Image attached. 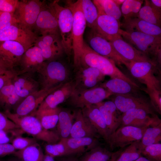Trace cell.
<instances>
[{"instance_id": "1", "label": "cell", "mask_w": 161, "mask_h": 161, "mask_svg": "<svg viewBox=\"0 0 161 161\" xmlns=\"http://www.w3.org/2000/svg\"><path fill=\"white\" fill-rule=\"evenodd\" d=\"M112 60L95 52L84 42L82 52L73 65L75 68L81 66L96 68L105 76H110L111 79H122L140 88L136 83L118 68Z\"/></svg>"}, {"instance_id": "2", "label": "cell", "mask_w": 161, "mask_h": 161, "mask_svg": "<svg viewBox=\"0 0 161 161\" xmlns=\"http://www.w3.org/2000/svg\"><path fill=\"white\" fill-rule=\"evenodd\" d=\"M23 132L31 135L34 138L45 141L48 144L57 143L60 139L57 132L45 129L34 115L20 116L9 110L4 112Z\"/></svg>"}, {"instance_id": "3", "label": "cell", "mask_w": 161, "mask_h": 161, "mask_svg": "<svg viewBox=\"0 0 161 161\" xmlns=\"http://www.w3.org/2000/svg\"><path fill=\"white\" fill-rule=\"evenodd\" d=\"M119 33L126 41L151 59V57L155 58L157 63L160 64L161 36H154L138 32L127 31L121 29Z\"/></svg>"}, {"instance_id": "4", "label": "cell", "mask_w": 161, "mask_h": 161, "mask_svg": "<svg viewBox=\"0 0 161 161\" xmlns=\"http://www.w3.org/2000/svg\"><path fill=\"white\" fill-rule=\"evenodd\" d=\"M37 72L41 89H50L71 80V73L68 67L56 60L45 62Z\"/></svg>"}, {"instance_id": "5", "label": "cell", "mask_w": 161, "mask_h": 161, "mask_svg": "<svg viewBox=\"0 0 161 161\" xmlns=\"http://www.w3.org/2000/svg\"><path fill=\"white\" fill-rule=\"evenodd\" d=\"M113 95L100 86L87 89L75 88L66 101L72 107L81 109L102 102Z\"/></svg>"}, {"instance_id": "6", "label": "cell", "mask_w": 161, "mask_h": 161, "mask_svg": "<svg viewBox=\"0 0 161 161\" xmlns=\"http://www.w3.org/2000/svg\"><path fill=\"white\" fill-rule=\"evenodd\" d=\"M57 18L58 25L64 52L69 58L72 52V28L73 15L68 6L60 5L57 1L52 3Z\"/></svg>"}, {"instance_id": "7", "label": "cell", "mask_w": 161, "mask_h": 161, "mask_svg": "<svg viewBox=\"0 0 161 161\" xmlns=\"http://www.w3.org/2000/svg\"><path fill=\"white\" fill-rule=\"evenodd\" d=\"M125 65L134 77L146 86V89L161 90L160 80L156 75L159 71L157 65L149 62L128 61Z\"/></svg>"}, {"instance_id": "8", "label": "cell", "mask_w": 161, "mask_h": 161, "mask_svg": "<svg viewBox=\"0 0 161 161\" xmlns=\"http://www.w3.org/2000/svg\"><path fill=\"white\" fill-rule=\"evenodd\" d=\"M73 15L72 47L73 64L78 60L83 51L84 42L83 35L86 23L81 7V0L68 3Z\"/></svg>"}, {"instance_id": "9", "label": "cell", "mask_w": 161, "mask_h": 161, "mask_svg": "<svg viewBox=\"0 0 161 161\" xmlns=\"http://www.w3.org/2000/svg\"><path fill=\"white\" fill-rule=\"evenodd\" d=\"M44 2L39 0L19 1L13 13L18 23L33 31L36 19Z\"/></svg>"}, {"instance_id": "10", "label": "cell", "mask_w": 161, "mask_h": 161, "mask_svg": "<svg viewBox=\"0 0 161 161\" xmlns=\"http://www.w3.org/2000/svg\"><path fill=\"white\" fill-rule=\"evenodd\" d=\"M147 127L120 126L110 134L107 143L112 150L116 148H125L134 142L140 141Z\"/></svg>"}, {"instance_id": "11", "label": "cell", "mask_w": 161, "mask_h": 161, "mask_svg": "<svg viewBox=\"0 0 161 161\" xmlns=\"http://www.w3.org/2000/svg\"><path fill=\"white\" fill-rule=\"evenodd\" d=\"M138 92L122 94H114L112 98L117 110L122 113L130 109H140L151 114H155L150 101Z\"/></svg>"}, {"instance_id": "12", "label": "cell", "mask_w": 161, "mask_h": 161, "mask_svg": "<svg viewBox=\"0 0 161 161\" xmlns=\"http://www.w3.org/2000/svg\"><path fill=\"white\" fill-rule=\"evenodd\" d=\"M33 31L41 35L48 34L60 35L57 18L52 3L48 5L44 2L36 19Z\"/></svg>"}, {"instance_id": "13", "label": "cell", "mask_w": 161, "mask_h": 161, "mask_svg": "<svg viewBox=\"0 0 161 161\" xmlns=\"http://www.w3.org/2000/svg\"><path fill=\"white\" fill-rule=\"evenodd\" d=\"M38 36L34 31L18 23L0 31V41H13L18 42L26 50L34 46Z\"/></svg>"}, {"instance_id": "14", "label": "cell", "mask_w": 161, "mask_h": 161, "mask_svg": "<svg viewBox=\"0 0 161 161\" xmlns=\"http://www.w3.org/2000/svg\"><path fill=\"white\" fill-rule=\"evenodd\" d=\"M89 47L99 54L113 60L118 65L125 64L128 61L116 51L111 43L91 29L88 36Z\"/></svg>"}, {"instance_id": "15", "label": "cell", "mask_w": 161, "mask_h": 161, "mask_svg": "<svg viewBox=\"0 0 161 161\" xmlns=\"http://www.w3.org/2000/svg\"><path fill=\"white\" fill-rule=\"evenodd\" d=\"M159 118L155 114H151L144 109H132L120 114L119 127L131 126L140 128L147 127Z\"/></svg>"}, {"instance_id": "16", "label": "cell", "mask_w": 161, "mask_h": 161, "mask_svg": "<svg viewBox=\"0 0 161 161\" xmlns=\"http://www.w3.org/2000/svg\"><path fill=\"white\" fill-rule=\"evenodd\" d=\"M73 79L75 88L87 89L97 86L104 79L105 75L98 69L89 66H79L75 68Z\"/></svg>"}, {"instance_id": "17", "label": "cell", "mask_w": 161, "mask_h": 161, "mask_svg": "<svg viewBox=\"0 0 161 161\" xmlns=\"http://www.w3.org/2000/svg\"><path fill=\"white\" fill-rule=\"evenodd\" d=\"M63 84L49 89H41L30 95L17 105L14 113L20 116L32 114L46 97Z\"/></svg>"}, {"instance_id": "18", "label": "cell", "mask_w": 161, "mask_h": 161, "mask_svg": "<svg viewBox=\"0 0 161 161\" xmlns=\"http://www.w3.org/2000/svg\"><path fill=\"white\" fill-rule=\"evenodd\" d=\"M75 88L73 79L63 84L49 94L41 103L37 110L53 109L66 101Z\"/></svg>"}, {"instance_id": "19", "label": "cell", "mask_w": 161, "mask_h": 161, "mask_svg": "<svg viewBox=\"0 0 161 161\" xmlns=\"http://www.w3.org/2000/svg\"><path fill=\"white\" fill-rule=\"evenodd\" d=\"M110 42L117 52L126 60L134 62H149L157 65L148 55L124 40L121 36Z\"/></svg>"}, {"instance_id": "20", "label": "cell", "mask_w": 161, "mask_h": 161, "mask_svg": "<svg viewBox=\"0 0 161 161\" xmlns=\"http://www.w3.org/2000/svg\"><path fill=\"white\" fill-rule=\"evenodd\" d=\"M44 62L41 49L33 46L23 54L19 63L21 69L16 74L20 75L38 72Z\"/></svg>"}, {"instance_id": "21", "label": "cell", "mask_w": 161, "mask_h": 161, "mask_svg": "<svg viewBox=\"0 0 161 161\" xmlns=\"http://www.w3.org/2000/svg\"><path fill=\"white\" fill-rule=\"evenodd\" d=\"M94 30L98 34L110 42L120 35V23L114 18L104 14H98Z\"/></svg>"}, {"instance_id": "22", "label": "cell", "mask_w": 161, "mask_h": 161, "mask_svg": "<svg viewBox=\"0 0 161 161\" xmlns=\"http://www.w3.org/2000/svg\"><path fill=\"white\" fill-rule=\"evenodd\" d=\"M70 131V137H90L98 138L100 135L81 109L75 111V117Z\"/></svg>"}, {"instance_id": "23", "label": "cell", "mask_w": 161, "mask_h": 161, "mask_svg": "<svg viewBox=\"0 0 161 161\" xmlns=\"http://www.w3.org/2000/svg\"><path fill=\"white\" fill-rule=\"evenodd\" d=\"M83 114L89 120L100 136L107 143L110 135L103 116L95 105L87 106L81 109Z\"/></svg>"}, {"instance_id": "24", "label": "cell", "mask_w": 161, "mask_h": 161, "mask_svg": "<svg viewBox=\"0 0 161 161\" xmlns=\"http://www.w3.org/2000/svg\"><path fill=\"white\" fill-rule=\"evenodd\" d=\"M120 25L126 31L138 32L154 36H161V27L137 17L124 19Z\"/></svg>"}, {"instance_id": "25", "label": "cell", "mask_w": 161, "mask_h": 161, "mask_svg": "<svg viewBox=\"0 0 161 161\" xmlns=\"http://www.w3.org/2000/svg\"><path fill=\"white\" fill-rule=\"evenodd\" d=\"M12 81L16 94L22 99L39 90V82L30 76L16 73Z\"/></svg>"}, {"instance_id": "26", "label": "cell", "mask_w": 161, "mask_h": 161, "mask_svg": "<svg viewBox=\"0 0 161 161\" xmlns=\"http://www.w3.org/2000/svg\"><path fill=\"white\" fill-rule=\"evenodd\" d=\"M95 105L101 112L110 134L119 127L120 115L118 113V110L112 100L102 101Z\"/></svg>"}, {"instance_id": "27", "label": "cell", "mask_w": 161, "mask_h": 161, "mask_svg": "<svg viewBox=\"0 0 161 161\" xmlns=\"http://www.w3.org/2000/svg\"><path fill=\"white\" fill-rule=\"evenodd\" d=\"M26 51L19 43L13 41H0V53L14 67L19 64Z\"/></svg>"}, {"instance_id": "28", "label": "cell", "mask_w": 161, "mask_h": 161, "mask_svg": "<svg viewBox=\"0 0 161 161\" xmlns=\"http://www.w3.org/2000/svg\"><path fill=\"white\" fill-rule=\"evenodd\" d=\"M98 138L90 137L61 138L74 154L85 152L100 145Z\"/></svg>"}, {"instance_id": "29", "label": "cell", "mask_w": 161, "mask_h": 161, "mask_svg": "<svg viewBox=\"0 0 161 161\" xmlns=\"http://www.w3.org/2000/svg\"><path fill=\"white\" fill-rule=\"evenodd\" d=\"M12 78L0 90V108L4 109L5 111L10 110V109L17 105L22 99L16 92Z\"/></svg>"}, {"instance_id": "30", "label": "cell", "mask_w": 161, "mask_h": 161, "mask_svg": "<svg viewBox=\"0 0 161 161\" xmlns=\"http://www.w3.org/2000/svg\"><path fill=\"white\" fill-rule=\"evenodd\" d=\"M113 94H122L138 92L141 89L134 86L128 82L118 78H112L100 84Z\"/></svg>"}, {"instance_id": "31", "label": "cell", "mask_w": 161, "mask_h": 161, "mask_svg": "<svg viewBox=\"0 0 161 161\" xmlns=\"http://www.w3.org/2000/svg\"><path fill=\"white\" fill-rule=\"evenodd\" d=\"M140 141L134 142L113 152L109 161H135L142 156Z\"/></svg>"}, {"instance_id": "32", "label": "cell", "mask_w": 161, "mask_h": 161, "mask_svg": "<svg viewBox=\"0 0 161 161\" xmlns=\"http://www.w3.org/2000/svg\"><path fill=\"white\" fill-rule=\"evenodd\" d=\"M74 117L75 112L72 113L69 110L61 109L56 126L57 132L61 138L70 136Z\"/></svg>"}, {"instance_id": "33", "label": "cell", "mask_w": 161, "mask_h": 161, "mask_svg": "<svg viewBox=\"0 0 161 161\" xmlns=\"http://www.w3.org/2000/svg\"><path fill=\"white\" fill-rule=\"evenodd\" d=\"M60 109L58 107L53 109L37 110L32 115L38 119L45 129L49 130L57 125Z\"/></svg>"}, {"instance_id": "34", "label": "cell", "mask_w": 161, "mask_h": 161, "mask_svg": "<svg viewBox=\"0 0 161 161\" xmlns=\"http://www.w3.org/2000/svg\"><path fill=\"white\" fill-rule=\"evenodd\" d=\"M161 141V120L159 118L146 129L140 141L142 150L147 146L160 143Z\"/></svg>"}, {"instance_id": "35", "label": "cell", "mask_w": 161, "mask_h": 161, "mask_svg": "<svg viewBox=\"0 0 161 161\" xmlns=\"http://www.w3.org/2000/svg\"><path fill=\"white\" fill-rule=\"evenodd\" d=\"M137 18L161 27V10L154 7L150 1H145V4L141 7Z\"/></svg>"}, {"instance_id": "36", "label": "cell", "mask_w": 161, "mask_h": 161, "mask_svg": "<svg viewBox=\"0 0 161 161\" xmlns=\"http://www.w3.org/2000/svg\"><path fill=\"white\" fill-rule=\"evenodd\" d=\"M13 154L21 161H42L44 155L37 143L16 151Z\"/></svg>"}, {"instance_id": "37", "label": "cell", "mask_w": 161, "mask_h": 161, "mask_svg": "<svg viewBox=\"0 0 161 161\" xmlns=\"http://www.w3.org/2000/svg\"><path fill=\"white\" fill-rule=\"evenodd\" d=\"M93 2L96 6L98 14H104L119 20L122 16L119 7L113 0H95Z\"/></svg>"}, {"instance_id": "38", "label": "cell", "mask_w": 161, "mask_h": 161, "mask_svg": "<svg viewBox=\"0 0 161 161\" xmlns=\"http://www.w3.org/2000/svg\"><path fill=\"white\" fill-rule=\"evenodd\" d=\"M81 5L86 24L91 29H94L98 15L96 6L93 1L90 0H81Z\"/></svg>"}, {"instance_id": "39", "label": "cell", "mask_w": 161, "mask_h": 161, "mask_svg": "<svg viewBox=\"0 0 161 161\" xmlns=\"http://www.w3.org/2000/svg\"><path fill=\"white\" fill-rule=\"evenodd\" d=\"M113 153L99 145L89 150L80 161H109Z\"/></svg>"}, {"instance_id": "40", "label": "cell", "mask_w": 161, "mask_h": 161, "mask_svg": "<svg viewBox=\"0 0 161 161\" xmlns=\"http://www.w3.org/2000/svg\"><path fill=\"white\" fill-rule=\"evenodd\" d=\"M143 2L142 0H125L121 10L124 19L137 17Z\"/></svg>"}, {"instance_id": "41", "label": "cell", "mask_w": 161, "mask_h": 161, "mask_svg": "<svg viewBox=\"0 0 161 161\" xmlns=\"http://www.w3.org/2000/svg\"><path fill=\"white\" fill-rule=\"evenodd\" d=\"M38 36L34 46L41 49L44 61L56 60L64 52L63 50L55 49L46 45L38 38Z\"/></svg>"}, {"instance_id": "42", "label": "cell", "mask_w": 161, "mask_h": 161, "mask_svg": "<svg viewBox=\"0 0 161 161\" xmlns=\"http://www.w3.org/2000/svg\"><path fill=\"white\" fill-rule=\"evenodd\" d=\"M45 149L47 154L53 157L74 154L61 139L57 143L47 144L45 146Z\"/></svg>"}, {"instance_id": "43", "label": "cell", "mask_w": 161, "mask_h": 161, "mask_svg": "<svg viewBox=\"0 0 161 161\" xmlns=\"http://www.w3.org/2000/svg\"><path fill=\"white\" fill-rule=\"evenodd\" d=\"M142 156L151 161H161V143L145 146L141 151Z\"/></svg>"}, {"instance_id": "44", "label": "cell", "mask_w": 161, "mask_h": 161, "mask_svg": "<svg viewBox=\"0 0 161 161\" xmlns=\"http://www.w3.org/2000/svg\"><path fill=\"white\" fill-rule=\"evenodd\" d=\"M149 97L150 102L154 110L159 114H161V91L156 89H142Z\"/></svg>"}, {"instance_id": "45", "label": "cell", "mask_w": 161, "mask_h": 161, "mask_svg": "<svg viewBox=\"0 0 161 161\" xmlns=\"http://www.w3.org/2000/svg\"><path fill=\"white\" fill-rule=\"evenodd\" d=\"M21 136L15 137L11 142V144L16 150L23 149L37 143L36 140L35 138L24 137Z\"/></svg>"}, {"instance_id": "46", "label": "cell", "mask_w": 161, "mask_h": 161, "mask_svg": "<svg viewBox=\"0 0 161 161\" xmlns=\"http://www.w3.org/2000/svg\"><path fill=\"white\" fill-rule=\"evenodd\" d=\"M17 23L13 13L0 12V31Z\"/></svg>"}, {"instance_id": "47", "label": "cell", "mask_w": 161, "mask_h": 161, "mask_svg": "<svg viewBox=\"0 0 161 161\" xmlns=\"http://www.w3.org/2000/svg\"><path fill=\"white\" fill-rule=\"evenodd\" d=\"M24 132L20 129L5 131L0 130V144L9 143L17 136Z\"/></svg>"}, {"instance_id": "48", "label": "cell", "mask_w": 161, "mask_h": 161, "mask_svg": "<svg viewBox=\"0 0 161 161\" xmlns=\"http://www.w3.org/2000/svg\"><path fill=\"white\" fill-rule=\"evenodd\" d=\"M20 129L3 113L0 112V130L10 131Z\"/></svg>"}, {"instance_id": "49", "label": "cell", "mask_w": 161, "mask_h": 161, "mask_svg": "<svg viewBox=\"0 0 161 161\" xmlns=\"http://www.w3.org/2000/svg\"><path fill=\"white\" fill-rule=\"evenodd\" d=\"M19 1L0 0V12L14 13Z\"/></svg>"}, {"instance_id": "50", "label": "cell", "mask_w": 161, "mask_h": 161, "mask_svg": "<svg viewBox=\"0 0 161 161\" xmlns=\"http://www.w3.org/2000/svg\"><path fill=\"white\" fill-rule=\"evenodd\" d=\"M16 149L11 144L9 143L0 144V156H3L13 154Z\"/></svg>"}, {"instance_id": "51", "label": "cell", "mask_w": 161, "mask_h": 161, "mask_svg": "<svg viewBox=\"0 0 161 161\" xmlns=\"http://www.w3.org/2000/svg\"><path fill=\"white\" fill-rule=\"evenodd\" d=\"M16 73L15 71L0 75V90L10 80L13 78Z\"/></svg>"}, {"instance_id": "52", "label": "cell", "mask_w": 161, "mask_h": 161, "mask_svg": "<svg viewBox=\"0 0 161 161\" xmlns=\"http://www.w3.org/2000/svg\"><path fill=\"white\" fill-rule=\"evenodd\" d=\"M0 67L7 70L15 71L14 70V66L0 53Z\"/></svg>"}, {"instance_id": "53", "label": "cell", "mask_w": 161, "mask_h": 161, "mask_svg": "<svg viewBox=\"0 0 161 161\" xmlns=\"http://www.w3.org/2000/svg\"><path fill=\"white\" fill-rule=\"evenodd\" d=\"M150 1L151 4L154 7L161 10V0H151Z\"/></svg>"}, {"instance_id": "54", "label": "cell", "mask_w": 161, "mask_h": 161, "mask_svg": "<svg viewBox=\"0 0 161 161\" xmlns=\"http://www.w3.org/2000/svg\"><path fill=\"white\" fill-rule=\"evenodd\" d=\"M42 161H55L54 157L47 154L44 155Z\"/></svg>"}, {"instance_id": "55", "label": "cell", "mask_w": 161, "mask_h": 161, "mask_svg": "<svg viewBox=\"0 0 161 161\" xmlns=\"http://www.w3.org/2000/svg\"><path fill=\"white\" fill-rule=\"evenodd\" d=\"M60 161H78V160L75 158L69 157L64 158Z\"/></svg>"}, {"instance_id": "56", "label": "cell", "mask_w": 161, "mask_h": 161, "mask_svg": "<svg viewBox=\"0 0 161 161\" xmlns=\"http://www.w3.org/2000/svg\"><path fill=\"white\" fill-rule=\"evenodd\" d=\"M12 71H9L0 67V75L6 74Z\"/></svg>"}, {"instance_id": "57", "label": "cell", "mask_w": 161, "mask_h": 161, "mask_svg": "<svg viewBox=\"0 0 161 161\" xmlns=\"http://www.w3.org/2000/svg\"><path fill=\"white\" fill-rule=\"evenodd\" d=\"M134 161H151L146 158L141 156Z\"/></svg>"}, {"instance_id": "58", "label": "cell", "mask_w": 161, "mask_h": 161, "mask_svg": "<svg viewBox=\"0 0 161 161\" xmlns=\"http://www.w3.org/2000/svg\"><path fill=\"white\" fill-rule=\"evenodd\" d=\"M125 0H113L114 2L119 6L124 2Z\"/></svg>"}, {"instance_id": "59", "label": "cell", "mask_w": 161, "mask_h": 161, "mask_svg": "<svg viewBox=\"0 0 161 161\" xmlns=\"http://www.w3.org/2000/svg\"><path fill=\"white\" fill-rule=\"evenodd\" d=\"M10 161H18L16 160H11Z\"/></svg>"}]
</instances>
